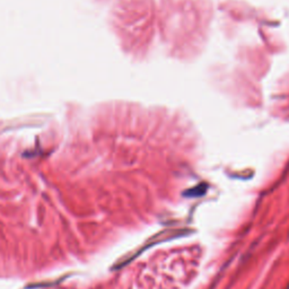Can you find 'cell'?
Here are the masks:
<instances>
[{
	"label": "cell",
	"mask_w": 289,
	"mask_h": 289,
	"mask_svg": "<svg viewBox=\"0 0 289 289\" xmlns=\"http://www.w3.org/2000/svg\"><path fill=\"white\" fill-rule=\"evenodd\" d=\"M184 233H188V232H186V230H164V232L157 234V235H156V236L152 237V239L149 240L147 243H146V245L144 247H142L141 250L139 249L138 251H136V252H134V254H129V256L124 257L123 259L119 260L118 263H117V266L114 267V269H119V268L125 266V264L130 262V261L132 259H134L135 257H137L138 254H140V252H142V251L147 249V247L152 246V245H155V244L161 243V242H163V241H167V240L175 239V237H179V236H183L182 234H184Z\"/></svg>",
	"instance_id": "cell-1"
}]
</instances>
